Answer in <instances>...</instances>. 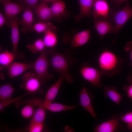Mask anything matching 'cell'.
Here are the masks:
<instances>
[{
    "label": "cell",
    "instance_id": "6da1fadb",
    "mask_svg": "<svg viewBox=\"0 0 132 132\" xmlns=\"http://www.w3.org/2000/svg\"><path fill=\"white\" fill-rule=\"evenodd\" d=\"M49 66L63 76L68 83H73L74 80L70 73V68L72 64L76 62V59L67 53H62L53 49H49Z\"/></svg>",
    "mask_w": 132,
    "mask_h": 132
},
{
    "label": "cell",
    "instance_id": "7a4b0ae2",
    "mask_svg": "<svg viewBox=\"0 0 132 132\" xmlns=\"http://www.w3.org/2000/svg\"><path fill=\"white\" fill-rule=\"evenodd\" d=\"M122 61V58L112 51L103 50L98 59L99 70L102 75L114 76L120 72Z\"/></svg>",
    "mask_w": 132,
    "mask_h": 132
},
{
    "label": "cell",
    "instance_id": "3957f363",
    "mask_svg": "<svg viewBox=\"0 0 132 132\" xmlns=\"http://www.w3.org/2000/svg\"><path fill=\"white\" fill-rule=\"evenodd\" d=\"M40 53L36 61L32 64V67L43 85L47 81L52 78L53 76L48 71V56L49 54V49H45Z\"/></svg>",
    "mask_w": 132,
    "mask_h": 132
},
{
    "label": "cell",
    "instance_id": "277c9868",
    "mask_svg": "<svg viewBox=\"0 0 132 132\" xmlns=\"http://www.w3.org/2000/svg\"><path fill=\"white\" fill-rule=\"evenodd\" d=\"M132 17V8L128 1L126 2L124 6L121 9L110 10V18L114 23L115 33L117 34L120 29Z\"/></svg>",
    "mask_w": 132,
    "mask_h": 132
},
{
    "label": "cell",
    "instance_id": "5b68a950",
    "mask_svg": "<svg viewBox=\"0 0 132 132\" xmlns=\"http://www.w3.org/2000/svg\"><path fill=\"white\" fill-rule=\"evenodd\" d=\"M22 83L20 88L33 95L36 93L41 94H44V91L41 87L42 83L34 73L29 72L25 73L22 77Z\"/></svg>",
    "mask_w": 132,
    "mask_h": 132
},
{
    "label": "cell",
    "instance_id": "8992f818",
    "mask_svg": "<svg viewBox=\"0 0 132 132\" xmlns=\"http://www.w3.org/2000/svg\"><path fill=\"white\" fill-rule=\"evenodd\" d=\"M80 71L83 78L93 86L97 88H100L102 86L101 77L102 75L99 69L85 63L82 65Z\"/></svg>",
    "mask_w": 132,
    "mask_h": 132
},
{
    "label": "cell",
    "instance_id": "52a82bcc",
    "mask_svg": "<svg viewBox=\"0 0 132 132\" xmlns=\"http://www.w3.org/2000/svg\"><path fill=\"white\" fill-rule=\"evenodd\" d=\"M120 118L113 116L111 119L96 126L93 131L114 132L122 131L123 127L120 124Z\"/></svg>",
    "mask_w": 132,
    "mask_h": 132
},
{
    "label": "cell",
    "instance_id": "ba28073f",
    "mask_svg": "<svg viewBox=\"0 0 132 132\" xmlns=\"http://www.w3.org/2000/svg\"><path fill=\"white\" fill-rule=\"evenodd\" d=\"M93 8L92 14L95 19H109L111 10L106 0H95Z\"/></svg>",
    "mask_w": 132,
    "mask_h": 132
},
{
    "label": "cell",
    "instance_id": "9c48e42d",
    "mask_svg": "<svg viewBox=\"0 0 132 132\" xmlns=\"http://www.w3.org/2000/svg\"><path fill=\"white\" fill-rule=\"evenodd\" d=\"M1 2L4 6L5 18L10 23L11 20L16 17L21 11H23L25 8L23 5L12 2L11 0Z\"/></svg>",
    "mask_w": 132,
    "mask_h": 132
},
{
    "label": "cell",
    "instance_id": "30bf717a",
    "mask_svg": "<svg viewBox=\"0 0 132 132\" xmlns=\"http://www.w3.org/2000/svg\"><path fill=\"white\" fill-rule=\"evenodd\" d=\"M91 94L88 89L84 87L80 92L79 105L86 110L94 119H96V114L91 102L94 97Z\"/></svg>",
    "mask_w": 132,
    "mask_h": 132
},
{
    "label": "cell",
    "instance_id": "8fae6325",
    "mask_svg": "<svg viewBox=\"0 0 132 132\" xmlns=\"http://www.w3.org/2000/svg\"><path fill=\"white\" fill-rule=\"evenodd\" d=\"M94 27L101 39L108 33H115L114 26L109 19H96L94 20Z\"/></svg>",
    "mask_w": 132,
    "mask_h": 132
},
{
    "label": "cell",
    "instance_id": "7c38bea8",
    "mask_svg": "<svg viewBox=\"0 0 132 132\" xmlns=\"http://www.w3.org/2000/svg\"><path fill=\"white\" fill-rule=\"evenodd\" d=\"M32 9L27 6L23 11L22 19L19 20V24L22 27L21 31L24 33L34 30L33 25V13Z\"/></svg>",
    "mask_w": 132,
    "mask_h": 132
},
{
    "label": "cell",
    "instance_id": "4fadbf2b",
    "mask_svg": "<svg viewBox=\"0 0 132 132\" xmlns=\"http://www.w3.org/2000/svg\"><path fill=\"white\" fill-rule=\"evenodd\" d=\"M19 20L18 17H16L10 22L11 29V39L12 45V52L19 57L18 51V46L20 39L18 25Z\"/></svg>",
    "mask_w": 132,
    "mask_h": 132
},
{
    "label": "cell",
    "instance_id": "5bb4252c",
    "mask_svg": "<svg viewBox=\"0 0 132 132\" xmlns=\"http://www.w3.org/2000/svg\"><path fill=\"white\" fill-rule=\"evenodd\" d=\"M34 13L38 19L42 22H48L53 18L51 8L46 3L42 2L33 9Z\"/></svg>",
    "mask_w": 132,
    "mask_h": 132
},
{
    "label": "cell",
    "instance_id": "9a60e30c",
    "mask_svg": "<svg viewBox=\"0 0 132 132\" xmlns=\"http://www.w3.org/2000/svg\"><path fill=\"white\" fill-rule=\"evenodd\" d=\"M38 107H42L46 110L53 112H58L72 109L77 107L76 105L68 106L58 103H49L41 99L37 101Z\"/></svg>",
    "mask_w": 132,
    "mask_h": 132
},
{
    "label": "cell",
    "instance_id": "2e32d148",
    "mask_svg": "<svg viewBox=\"0 0 132 132\" xmlns=\"http://www.w3.org/2000/svg\"><path fill=\"white\" fill-rule=\"evenodd\" d=\"M32 64L17 62H13L8 67V73L12 78L16 77L32 67Z\"/></svg>",
    "mask_w": 132,
    "mask_h": 132
},
{
    "label": "cell",
    "instance_id": "e0dca14e",
    "mask_svg": "<svg viewBox=\"0 0 132 132\" xmlns=\"http://www.w3.org/2000/svg\"><path fill=\"white\" fill-rule=\"evenodd\" d=\"M91 29L79 32L76 33L73 37L71 44L73 48H76L87 43L90 37Z\"/></svg>",
    "mask_w": 132,
    "mask_h": 132
},
{
    "label": "cell",
    "instance_id": "ac0fdd59",
    "mask_svg": "<svg viewBox=\"0 0 132 132\" xmlns=\"http://www.w3.org/2000/svg\"><path fill=\"white\" fill-rule=\"evenodd\" d=\"M64 77L60 75L58 80L49 89L43 100L47 102H52L55 98L64 81Z\"/></svg>",
    "mask_w": 132,
    "mask_h": 132
},
{
    "label": "cell",
    "instance_id": "d6986e66",
    "mask_svg": "<svg viewBox=\"0 0 132 132\" xmlns=\"http://www.w3.org/2000/svg\"><path fill=\"white\" fill-rule=\"evenodd\" d=\"M80 7V11L78 15H76L75 19L77 21L82 17L89 16L92 14L93 8L95 0H78Z\"/></svg>",
    "mask_w": 132,
    "mask_h": 132
},
{
    "label": "cell",
    "instance_id": "ffe728a7",
    "mask_svg": "<svg viewBox=\"0 0 132 132\" xmlns=\"http://www.w3.org/2000/svg\"><path fill=\"white\" fill-rule=\"evenodd\" d=\"M103 95L105 98H109L117 104H119L121 100V96L117 91L114 86H108L103 88Z\"/></svg>",
    "mask_w": 132,
    "mask_h": 132
},
{
    "label": "cell",
    "instance_id": "44dd1931",
    "mask_svg": "<svg viewBox=\"0 0 132 132\" xmlns=\"http://www.w3.org/2000/svg\"><path fill=\"white\" fill-rule=\"evenodd\" d=\"M19 57L16 55L12 51L6 50L0 54V70L8 68L15 59Z\"/></svg>",
    "mask_w": 132,
    "mask_h": 132
},
{
    "label": "cell",
    "instance_id": "7402d4cb",
    "mask_svg": "<svg viewBox=\"0 0 132 132\" xmlns=\"http://www.w3.org/2000/svg\"><path fill=\"white\" fill-rule=\"evenodd\" d=\"M55 29L53 26L44 33L43 40L45 46L48 48L53 47L57 43V36L54 31Z\"/></svg>",
    "mask_w": 132,
    "mask_h": 132
},
{
    "label": "cell",
    "instance_id": "603a6c76",
    "mask_svg": "<svg viewBox=\"0 0 132 132\" xmlns=\"http://www.w3.org/2000/svg\"><path fill=\"white\" fill-rule=\"evenodd\" d=\"M15 89L10 83H8L0 87V101L7 100L12 99Z\"/></svg>",
    "mask_w": 132,
    "mask_h": 132
},
{
    "label": "cell",
    "instance_id": "cb8c5ba5",
    "mask_svg": "<svg viewBox=\"0 0 132 132\" xmlns=\"http://www.w3.org/2000/svg\"><path fill=\"white\" fill-rule=\"evenodd\" d=\"M66 8L65 2L61 0H55L52 2L50 8L53 18L60 17L64 13Z\"/></svg>",
    "mask_w": 132,
    "mask_h": 132
},
{
    "label": "cell",
    "instance_id": "d4e9b609",
    "mask_svg": "<svg viewBox=\"0 0 132 132\" xmlns=\"http://www.w3.org/2000/svg\"><path fill=\"white\" fill-rule=\"evenodd\" d=\"M46 109L38 107L34 110L29 124L34 123H44L46 117Z\"/></svg>",
    "mask_w": 132,
    "mask_h": 132
},
{
    "label": "cell",
    "instance_id": "484cf974",
    "mask_svg": "<svg viewBox=\"0 0 132 132\" xmlns=\"http://www.w3.org/2000/svg\"><path fill=\"white\" fill-rule=\"evenodd\" d=\"M45 47L43 40L41 38L36 40L33 43L26 46L27 48L34 54L42 52L45 49Z\"/></svg>",
    "mask_w": 132,
    "mask_h": 132
},
{
    "label": "cell",
    "instance_id": "4316f807",
    "mask_svg": "<svg viewBox=\"0 0 132 132\" xmlns=\"http://www.w3.org/2000/svg\"><path fill=\"white\" fill-rule=\"evenodd\" d=\"M52 26L50 22H43L36 23L33 25V28L34 30L37 33H44Z\"/></svg>",
    "mask_w": 132,
    "mask_h": 132
},
{
    "label": "cell",
    "instance_id": "83f0119b",
    "mask_svg": "<svg viewBox=\"0 0 132 132\" xmlns=\"http://www.w3.org/2000/svg\"><path fill=\"white\" fill-rule=\"evenodd\" d=\"M33 105L27 104L21 109V114L24 118L28 119L32 117L34 111Z\"/></svg>",
    "mask_w": 132,
    "mask_h": 132
},
{
    "label": "cell",
    "instance_id": "f1b7e54d",
    "mask_svg": "<svg viewBox=\"0 0 132 132\" xmlns=\"http://www.w3.org/2000/svg\"><path fill=\"white\" fill-rule=\"evenodd\" d=\"M31 95H33V94L31 93H27L26 94L14 98H12L7 100L0 101V112H3L5 108L6 107L13 103H14L17 100L22 99V98L25 96Z\"/></svg>",
    "mask_w": 132,
    "mask_h": 132
},
{
    "label": "cell",
    "instance_id": "f546056e",
    "mask_svg": "<svg viewBox=\"0 0 132 132\" xmlns=\"http://www.w3.org/2000/svg\"><path fill=\"white\" fill-rule=\"evenodd\" d=\"M126 79L127 84L123 85L122 89L132 102V73L128 76Z\"/></svg>",
    "mask_w": 132,
    "mask_h": 132
},
{
    "label": "cell",
    "instance_id": "4dcf8cb0",
    "mask_svg": "<svg viewBox=\"0 0 132 132\" xmlns=\"http://www.w3.org/2000/svg\"><path fill=\"white\" fill-rule=\"evenodd\" d=\"M44 127V123H34L28 124L24 131L29 132H41Z\"/></svg>",
    "mask_w": 132,
    "mask_h": 132
},
{
    "label": "cell",
    "instance_id": "1f68e13d",
    "mask_svg": "<svg viewBox=\"0 0 132 132\" xmlns=\"http://www.w3.org/2000/svg\"><path fill=\"white\" fill-rule=\"evenodd\" d=\"M120 121L127 123L128 125L132 126V112L126 113L124 115L120 117Z\"/></svg>",
    "mask_w": 132,
    "mask_h": 132
},
{
    "label": "cell",
    "instance_id": "d6a6232c",
    "mask_svg": "<svg viewBox=\"0 0 132 132\" xmlns=\"http://www.w3.org/2000/svg\"><path fill=\"white\" fill-rule=\"evenodd\" d=\"M124 50L125 52H129L131 64L132 65V41L127 43Z\"/></svg>",
    "mask_w": 132,
    "mask_h": 132
},
{
    "label": "cell",
    "instance_id": "836d02e7",
    "mask_svg": "<svg viewBox=\"0 0 132 132\" xmlns=\"http://www.w3.org/2000/svg\"><path fill=\"white\" fill-rule=\"evenodd\" d=\"M23 2L27 6L32 9H33L37 5L39 0H22Z\"/></svg>",
    "mask_w": 132,
    "mask_h": 132
},
{
    "label": "cell",
    "instance_id": "e575fe53",
    "mask_svg": "<svg viewBox=\"0 0 132 132\" xmlns=\"http://www.w3.org/2000/svg\"><path fill=\"white\" fill-rule=\"evenodd\" d=\"M129 0H111L110 3L117 8H120L121 4L125 1Z\"/></svg>",
    "mask_w": 132,
    "mask_h": 132
},
{
    "label": "cell",
    "instance_id": "d590c367",
    "mask_svg": "<svg viewBox=\"0 0 132 132\" xmlns=\"http://www.w3.org/2000/svg\"><path fill=\"white\" fill-rule=\"evenodd\" d=\"M7 22L1 13L0 12V27H1Z\"/></svg>",
    "mask_w": 132,
    "mask_h": 132
},
{
    "label": "cell",
    "instance_id": "8d00e7d4",
    "mask_svg": "<svg viewBox=\"0 0 132 132\" xmlns=\"http://www.w3.org/2000/svg\"><path fill=\"white\" fill-rule=\"evenodd\" d=\"M55 0H41L42 2H44L46 3L48 2H52Z\"/></svg>",
    "mask_w": 132,
    "mask_h": 132
},
{
    "label": "cell",
    "instance_id": "74e56055",
    "mask_svg": "<svg viewBox=\"0 0 132 132\" xmlns=\"http://www.w3.org/2000/svg\"><path fill=\"white\" fill-rule=\"evenodd\" d=\"M127 127L129 129L131 130L132 131V126L127 125Z\"/></svg>",
    "mask_w": 132,
    "mask_h": 132
},
{
    "label": "cell",
    "instance_id": "f35d334b",
    "mask_svg": "<svg viewBox=\"0 0 132 132\" xmlns=\"http://www.w3.org/2000/svg\"><path fill=\"white\" fill-rule=\"evenodd\" d=\"M0 1L1 2L2 1H8V0H0Z\"/></svg>",
    "mask_w": 132,
    "mask_h": 132
}]
</instances>
